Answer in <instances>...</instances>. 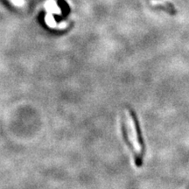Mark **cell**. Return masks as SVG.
I'll return each instance as SVG.
<instances>
[{
	"mask_svg": "<svg viewBox=\"0 0 189 189\" xmlns=\"http://www.w3.org/2000/svg\"><path fill=\"white\" fill-rule=\"evenodd\" d=\"M124 130L128 141L132 146L133 151L136 155L141 156L142 154V144L139 140L138 129L136 125L134 117L130 113L129 110H125L124 112Z\"/></svg>",
	"mask_w": 189,
	"mask_h": 189,
	"instance_id": "6da1fadb",
	"label": "cell"
},
{
	"mask_svg": "<svg viewBox=\"0 0 189 189\" xmlns=\"http://www.w3.org/2000/svg\"><path fill=\"white\" fill-rule=\"evenodd\" d=\"M45 8L46 10V13H51L57 15L61 14V10L55 0H46L45 3Z\"/></svg>",
	"mask_w": 189,
	"mask_h": 189,
	"instance_id": "7a4b0ae2",
	"label": "cell"
},
{
	"mask_svg": "<svg viewBox=\"0 0 189 189\" xmlns=\"http://www.w3.org/2000/svg\"><path fill=\"white\" fill-rule=\"evenodd\" d=\"M45 21H46V24L49 27H52V28H55L57 26V23L55 21V18L53 16V13H46V17H45Z\"/></svg>",
	"mask_w": 189,
	"mask_h": 189,
	"instance_id": "3957f363",
	"label": "cell"
},
{
	"mask_svg": "<svg viewBox=\"0 0 189 189\" xmlns=\"http://www.w3.org/2000/svg\"><path fill=\"white\" fill-rule=\"evenodd\" d=\"M11 2L16 6H23L25 4V0H11Z\"/></svg>",
	"mask_w": 189,
	"mask_h": 189,
	"instance_id": "277c9868",
	"label": "cell"
}]
</instances>
